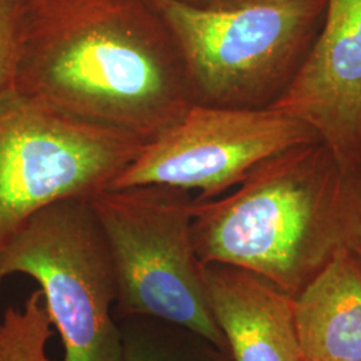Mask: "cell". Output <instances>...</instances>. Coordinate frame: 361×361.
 Wrapping results in <instances>:
<instances>
[{"instance_id":"10","label":"cell","mask_w":361,"mask_h":361,"mask_svg":"<svg viewBox=\"0 0 361 361\" xmlns=\"http://www.w3.org/2000/svg\"><path fill=\"white\" fill-rule=\"evenodd\" d=\"M302 361L361 360V261L337 253L293 296Z\"/></svg>"},{"instance_id":"12","label":"cell","mask_w":361,"mask_h":361,"mask_svg":"<svg viewBox=\"0 0 361 361\" xmlns=\"http://www.w3.org/2000/svg\"><path fill=\"white\" fill-rule=\"evenodd\" d=\"M52 324L42 290L27 297L23 308L10 307L0 322V361H52L47 356Z\"/></svg>"},{"instance_id":"13","label":"cell","mask_w":361,"mask_h":361,"mask_svg":"<svg viewBox=\"0 0 361 361\" xmlns=\"http://www.w3.org/2000/svg\"><path fill=\"white\" fill-rule=\"evenodd\" d=\"M20 1L0 0V92L13 85L19 52Z\"/></svg>"},{"instance_id":"3","label":"cell","mask_w":361,"mask_h":361,"mask_svg":"<svg viewBox=\"0 0 361 361\" xmlns=\"http://www.w3.org/2000/svg\"><path fill=\"white\" fill-rule=\"evenodd\" d=\"M180 51L192 102L269 109L296 77L323 23L326 0H257L201 8L150 0Z\"/></svg>"},{"instance_id":"6","label":"cell","mask_w":361,"mask_h":361,"mask_svg":"<svg viewBox=\"0 0 361 361\" xmlns=\"http://www.w3.org/2000/svg\"><path fill=\"white\" fill-rule=\"evenodd\" d=\"M145 143L121 130L0 92V249L54 202L109 189Z\"/></svg>"},{"instance_id":"9","label":"cell","mask_w":361,"mask_h":361,"mask_svg":"<svg viewBox=\"0 0 361 361\" xmlns=\"http://www.w3.org/2000/svg\"><path fill=\"white\" fill-rule=\"evenodd\" d=\"M202 265L209 305L232 361H302L290 293L256 271Z\"/></svg>"},{"instance_id":"5","label":"cell","mask_w":361,"mask_h":361,"mask_svg":"<svg viewBox=\"0 0 361 361\" xmlns=\"http://www.w3.org/2000/svg\"><path fill=\"white\" fill-rule=\"evenodd\" d=\"M23 273L39 285L63 361H123L113 316L116 269L90 198L43 207L0 249V274Z\"/></svg>"},{"instance_id":"15","label":"cell","mask_w":361,"mask_h":361,"mask_svg":"<svg viewBox=\"0 0 361 361\" xmlns=\"http://www.w3.org/2000/svg\"><path fill=\"white\" fill-rule=\"evenodd\" d=\"M356 256L360 258L361 261V202H360V216H359V225H357V232H356V238H355V244L352 249Z\"/></svg>"},{"instance_id":"1","label":"cell","mask_w":361,"mask_h":361,"mask_svg":"<svg viewBox=\"0 0 361 361\" xmlns=\"http://www.w3.org/2000/svg\"><path fill=\"white\" fill-rule=\"evenodd\" d=\"M11 87L143 143L193 104L177 44L150 0H22Z\"/></svg>"},{"instance_id":"17","label":"cell","mask_w":361,"mask_h":361,"mask_svg":"<svg viewBox=\"0 0 361 361\" xmlns=\"http://www.w3.org/2000/svg\"><path fill=\"white\" fill-rule=\"evenodd\" d=\"M360 173H361V162H360Z\"/></svg>"},{"instance_id":"14","label":"cell","mask_w":361,"mask_h":361,"mask_svg":"<svg viewBox=\"0 0 361 361\" xmlns=\"http://www.w3.org/2000/svg\"><path fill=\"white\" fill-rule=\"evenodd\" d=\"M188 4H192L194 7L201 8H229V7H237L247 4L257 0H182Z\"/></svg>"},{"instance_id":"7","label":"cell","mask_w":361,"mask_h":361,"mask_svg":"<svg viewBox=\"0 0 361 361\" xmlns=\"http://www.w3.org/2000/svg\"><path fill=\"white\" fill-rule=\"evenodd\" d=\"M320 141L308 125L273 109L193 104L123 169L109 189L162 185L217 198L273 155Z\"/></svg>"},{"instance_id":"2","label":"cell","mask_w":361,"mask_h":361,"mask_svg":"<svg viewBox=\"0 0 361 361\" xmlns=\"http://www.w3.org/2000/svg\"><path fill=\"white\" fill-rule=\"evenodd\" d=\"M360 202V171L322 141L301 143L264 161L232 193L194 201L195 255L256 271L295 296L353 249Z\"/></svg>"},{"instance_id":"16","label":"cell","mask_w":361,"mask_h":361,"mask_svg":"<svg viewBox=\"0 0 361 361\" xmlns=\"http://www.w3.org/2000/svg\"><path fill=\"white\" fill-rule=\"evenodd\" d=\"M3 279H4V277H3V276H1V274H0V284H1V281H3Z\"/></svg>"},{"instance_id":"18","label":"cell","mask_w":361,"mask_h":361,"mask_svg":"<svg viewBox=\"0 0 361 361\" xmlns=\"http://www.w3.org/2000/svg\"><path fill=\"white\" fill-rule=\"evenodd\" d=\"M357 361H361V360H357Z\"/></svg>"},{"instance_id":"8","label":"cell","mask_w":361,"mask_h":361,"mask_svg":"<svg viewBox=\"0 0 361 361\" xmlns=\"http://www.w3.org/2000/svg\"><path fill=\"white\" fill-rule=\"evenodd\" d=\"M269 109L308 125L347 166L360 171L361 0H326L307 58Z\"/></svg>"},{"instance_id":"4","label":"cell","mask_w":361,"mask_h":361,"mask_svg":"<svg viewBox=\"0 0 361 361\" xmlns=\"http://www.w3.org/2000/svg\"><path fill=\"white\" fill-rule=\"evenodd\" d=\"M90 201L114 262L119 317L178 324L228 352L194 249L190 193L146 185L106 189Z\"/></svg>"},{"instance_id":"11","label":"cell","mask_w":361,"mask_h":361,"mask_svg":"<svg viewBox=\"0 0 361 361\" xmlns=\"http://www.w3.org/2000/svg\"><path fill=\"white\" fill-rule=\"evenodd\" d=\"M123 361H232L204 336L147 316L121 319Z\"/></svg>"}]
</instances>
